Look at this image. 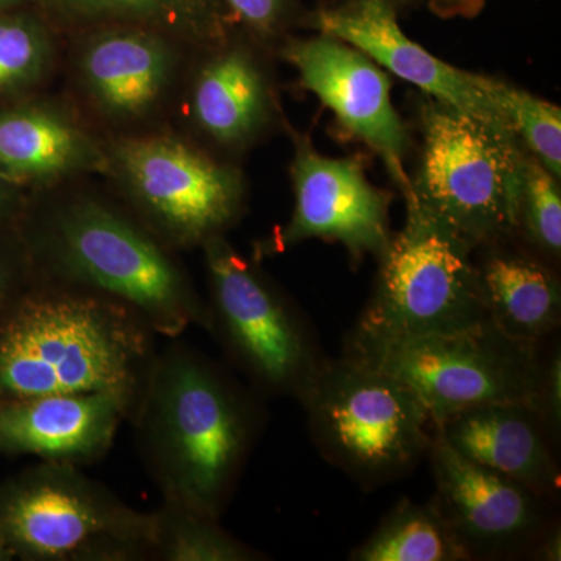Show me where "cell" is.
I'll list each match as a JSON object with an SVG mask.
<instances>
[{
    "instance_id": "1",
    "label": "cell",
    "mask_w": 561,
    "mask_h": 561,
    "mask_svg": "<svg viewBox=\"0 0 561 561\" xmlns=\"http://www.w3.org/2000/svg\"><path fill=\"white\" fill-rule=\"evenodd\" d=\"M154 335L138 312L95 291H32L0 321V401L103 391L135 404Z\"/></svg>"
},
{
    "instance_id": "2",
    "label": "cell",
    "mask_w": 561,
    "mask_h": 561,
    "mask_svg": "<svg viewBox=\"0 0 561 561\" xmlns=\"http://www.w3.org/2000/svg\"><path fill=\"white\" fill-rule=\"evenodd\" d=\"M130 416L162 494L219 519L253 443V411L238 387L173 343L154 354Z\"/></svg>"
},
{
    "instance_id": "3",
    "label": "cell",
    "mask_w": 561,
    "mask_h": 561,
    "mask_svg": "<svg viewBox=\"0 0 561 561\" xmlns=\"http://www.w3.org/2000/svg\"><path fill=\"white\" fill-rule=\"evenodd\" d=\"M419 172L404 194L472 250L515 238L527 151L511 131L427 98Z\"/></svg>"
},
{
    "instance_id": "4",
    "label": "cell",
    "mask_w": 561,
    "mask_h": 561,
    "mask_svg": "<svg viewBox=\"0 0 561 561\" xmlns=\"http://www.w3.org/2000/svg\"><path fill=\"white\" fill-rule=\"evenodd\" d=\"M298 401L321 456L365 490L404 478L434 440L435 423L420 398L354 357L323 360Z\"/></svg>"
},
{
    "instance_id": "5",
    "label": "cell",
    "mask_w": 561,
    "mask_h": 561,
    "mask_svg": "<svg viewBox=\"0 0 561 561\" xmlns=\"http://www.w3.org/2000/svg\"><path fill=\"white\" fill-rule=\"evenodd\" d=\"M51 265L69 286L138 312L157 335L176 339L191 327L210 331V313L151 236L101 203L62 209L46 234Z\"/></svg>"
},
{
    "instance_id": "6",
    "label": "cell",
    "mask_w": 561,
    "mask_h": 561,
    "mask_svg": "<svg viewBox=\"0 0 561 561\" xmlns=\"http://www.w3.org/2000/svg\"><path fill=\"white\" fill-rule=\"evenodd\" d=\"M474 250L405 203V224L379 260L375 290L346 351L489 323Z\"/></svg>"
},
{
    "instance_id": "7",
    "label": "cell",
    "mask_w": 561,
    "mask_h": 561,
    "mask_svg": "<svg viewBox=\"0 0 561 561\" xmlns=\"http://www.w3.org/2000/svg\"><path fill=\"white\" fill-rule=\"evenodd\" d=\"M79 465L43 461L0 485V537L38 561L139 560L153 553L154 513L136 511Z\"/></svg>"
},
{
    "instance_id": "8",
    "label": "cell",
    "mask_w": 561,
    "mask_h": 561,
    "mask_svg": "<svg viewBox=\"0 0 561 561\" xmlns=\"http://www.w3.org/2000/svg\"><path fill=\"white\" fill-rule=\"evenodd\" d=\"M538 345L513 339L489 321L449 334L351 350L345 356L400 379L437 426L496 402H527L537 409L542 370Z\"/></svg>"
},
{
    "instance_id": "9",
    "label": "cell",
    "mask_w": 561,
    "mask_h": 561,
    "mask_svg": "<svg viewBox=\"0 0 561 561\" xmlns=\"http://www.w3.org/2000/svg\"><path fill=\"white\" fill-rule=\"evenodd\" d=\"M210 286V331L262 391L300 400L324 359L278 291L224 236L203 243Z\"/></svg>"
},
{
    "instance_id": "10",
    "label": "cell",
    "mask_w": 561,
    "mask_h": 561,
    "mask_svg": "<svg viewBox=\"0 0 561 561\" xmlns=\"http://www.w3.org/2000/svg\"><path fill=\"white\" fill-rule=\"evenodd\" d=\"M114 158L147 216L179 245H203L241 213L239 172L179 139H127Z\"/></svg>"
},
{
    "instance_id": "11",
    "label": "cell",
    "mask_w": 561,
    "mask_h": 561,
    "mask_svg": "<svg viewBox=\"0 0 561 561\" xmlns=\"http://www.w3.org/2000/svg\"><path fill=\"white\" fill-rule=\"evenodd\" d=\"M294 140V213L273 241L275 249L320 239L341 243L354 264L368 254L381 260L393 236L389 224L393 195L368 180L360 157H324L308 136L295 133Z\"/></svg>"
},
{
    "instance_id": "12",
    "label": "cell",
    "mask_w": 561,
    "mask_h": 561,
    "mask_svg": "<svg viewBox=\"0 0 561 561\" xmlns=\"http://www.w3.org/2000/svg\"><path fill=\"white\" fill-rule=\"evenodd\" d=\"M283 57L301 87L334 114L341 130L364 142L386 164L402 195L411 190L404 168L411 135L391 102L389 73L364 51L334 36L291 39Z\"/></svg>"
},
{
    "instance_id": "13",
    "label": "cell",
    "mask_w": 561,
    "mask_h": 561,
    "mask_svg": "<svg viewBox=\"0 0 561 561\" xmlns=\"http://www.w3.org/2000/svg\"><path fill=\"white\" fill-rule=\"evenodd\" d=\"M312 25L324 35L364 51L387 72L408 81L427 98L468 116L508 130L485 91V76L456 68L434 57L401 31L397 7L389 0H345L323 7Z\"/></svg>"
},
{
    "instance_id": "14",
    "label": "cell",
    "mask_w": 561,
    "mask_h": 561,
    "mask_svg": "<svg viewBox=\"0 0 561 561\" xmlns=\"http://www.w3.org/2000/svg\"><path fill=\"white\" fill-rule=\"evenodd\" d=\"M427 457L435 504L471 556L527 540L542 524V500L453 448L435 427Z\"/></svg>"
},
{
    "instance_id": "15",
    "label": "cell",
    "mask_w": 561,
    "mask_h": 561,
    "mask_svg": "<svg viewBox=\"0 0 561 561\" xmlns=\"http://www.w3.org/2000/svg\"><path fill=\"white\" fill-rule=\"evenodd\" d=\"M133 405L122 394L103 391L0 401V453L91 463L110 451Z\"/></svg>"
},
{
    "instance_id": "16",
    "label": "cell",
    "mask_w": 561,
    "mask_h": 561,
    "mask_svg": "<svg viewBox=\"0 0 561 561\" xmlns=\"http://www.w3.org/2000/svg\"><path fill=\"white\" fill-rule=\"evenodd\" d=\"M437 431L456 451L540 500L560 490L548 424L527 402H496L449 416Z\"/></svg>"
},
{
    "instance_id": "17",
    "label": "cell",
    "mask_w": 561,
    "mask_h": 561,
    "mask_svg": "<svg viewBox=\"0 0 561 561\" xmlns=\"http://www.w3.org/2000/svg\"><path fill=\"white\" fill-rule=\"evenodd\" d=\"M512 239L474 250L486 312L504 334L541 343L560 327V280L545 262L513 249Z\"/></svg>"
},
{
    "instance_id": "18",
    "label": "cell",
    "mask_w": 561,
    "mask_h": 561,
    "mask_svg": "<svg viewBox=\"0 0 561 561\" xmlns=\"http://www.w3.org/2000/svg\"><path fill=\"white\" fill-rule=\"evenodd\" d=\"M108 160L68 117L44 106L0 111V171L14 183H47L106 171Z\"/></svg>"
},
{
    "instance_id": "19",
    "label": "cell",
    "mask_w": 561,
    "mask_h": 561,
    "mask_svg": "<svg viewBox=\"0 0 561 561\" xmlns=\"http://www.w3.org/2000/svg\"><path fill=\"white\" fill-rule=\"evenodd\" d=\"M172 69L168 44L142 31L106 32L87 44L81 70L103 108L136 116L160 99Z\"/></svg>"
},
{
    "instance_id": "20",
    "label": "cell",
    "mask_w": 561,
    "mask_h": 561,
    "mask_svg": "<svg viewBox=\"0 0 561 561\" xmlns=\"http://www.w3.org/2000/svg\"><path fill=\"white\" fill-rule=\"evenodd\" d=\"M267 80L249 51H221L202 69L192 114L203 131L225 146L253 138L271 117Z\"/></svg>"
},
{
    "instance_id": "21",
    "label": "cell",
    "mask_w": 561,
    "mask_h": 561,
    "mask_svg": "<svg viewBox=\"0 0 561 561\" xmlns=\"http://www.w3.org/2000/svg\"><path fill=\"white\" fill-rule=\"evenodd\" d=\"M471 559L437 504L401 500L370 538L359 546L356 561H460Z\"/></svg>"
},
{
    "instance_id": "22",
    "label": "cell",
    "mask_w": 561,
    "mask_h": 561,
    "mask_svg": "<svg viewBox=\"0 0 561 561\" xmlns=\"http://www.w3.org/2000/svg\"><path fill=\"white\" fill-rule=\"evenodd\" d=\"M153 559L165 561H251L257 553L221 529L219 519L162 494Z\"/></svg>"
},
{
    "instance_id": "23",
    "label": "cell",
    "mask_w": 561,
    "mask_h": 561,
    "mask_svg": "<svg viewBox=\"0 0 561 561\" xmlns=\"http://www.w3.org/2000/svg\"><path fill=\"white\" fill-rule=\"evenodd\" d=\"M483 83L491 102L523 149L560 180V106L494 77L485 76Z\"/></svg>"
},
{
    "instance_id": "24",
    "label": "cell",
    "mask_w": 561,
    "mask_h": 561,
    "mask_svg": "<svg viewBox=\"0 0 561 561\" xmlns=\"http://www.w3.org/2000/svg\"><path fill=\"white\" fill-rule=\"evenodd\" d=\"M51 5L88 18L150 22L190 35L219 28L216 0H50Z\"/></svg>"
},
{
    "instance_id": "25",
    "label": "cell",
    "mask_w": 561,
    "mask_h": 561,
    "mask_svg": "<svg viewBox=\"0 0 561 561\" xmlns=\"http://www.w3.org/2000/svg\"><path fill=\"white\" fill-rule=\"evenodd\" d=\"M519 231L545 256L559 260L561 253L560 180L531 158L524 164Z\"/></svg>"
},
{
    "instance_id": "26",
    "label": "cell",
    "mask_w": 561,
    "mask_h": 561,
    "mask_svg": "<svg viewBox=\"0 0 561 561\" xmlns=\"http://www.w3.org/2000/svg\"><path fill=\"white\" fill-rule=\"evenodd\" d=\"M49 55V39L38 22L0 14V94L35 83Z\"/></svg>"
},
{
    "instance_id": "27",
    "label": "cell",
    "mask_w": 561,
    "mask_h": 561,
    "mask_svg": "<svg viewBox=\"0 0 561 561\" xmlns=\"http://www.w3.org/2000/svg\"><path fill=\"white\" fill-rule=\"evenodd\" d=\"M227 3L242 24L265 36L278 31L290 0H227Z\"/></svg>"
},
{
    "instance_id": "28",
    "label": "cell",
    "mask_w": 561,
    "mask_h": 561,
    "mask_svg": "<svg viewBox=\"0 0 561 561\" xmlns=\"http://www.w3.org/2000/svg\"><path fill=\"white\" fill-rule=\"evenodd\" d=\"M537 411L548 424L552 434L560 430L561 421V357L560 351L548 360H542L540 391H538Z\"/></svg>"
},
{
    "instance_id": "29",
    "label": "cell",
    "mask_w": 561,
    "mask_h": 561,
    "mask_svg": "<svg viewBox=\"0 0 561 561\" xmlns=\"http://www.w3.org/2000/svg\"><path fill=\"white\" fill-rule=\"evenodd\" d=\"M432 9L442 16H474L481 11L483 0H431Z\"/></svg>"
},
{
    "instance_id": "30",
    "label": "cell",
    "mask_w": 561,
    "mask_h": 561,
    "mask_svg": "<svg viewBox=\"0 0 561 561\" xmlns=\"http://www.w3.org/2000/svg\"><path fill=\"white\" fill-rule=\"evenodd\" d=\"M16 184L13 180L9 179L2 171H0V216L10 208L13 203L14 191H16Z\"/></svg>"
},
{
    "instance_id": "31",
    "label": "cell",
    "mask_w": 561,
    "mask_h": 561,
    "mask_svg": "<svg viewBox=\"0 0 561 561\" xmlns=\"http://www.w3.org/2000/svg\"><path fill=\"white\" fill-rule=\"evenodd\" d=\"M560 534H553L541 545L540 556L545 560H560Z\"/></svg>"
},
{
    "instance_id": "32",
    "label": "cell",
    "mask_w": 561,
    "mask_h": 561,
    "mask_svg": "<svg viewBox=\"0 0 561 561\" xmlns=\"http://www.w3.org/2000/svg\"><path fill=\"white\" fill-rule=\"evenodd\" d=\"M14 553L11 551L10 546L7 545L5 540L0 537V561H7L13 559Z\"/></svg>"
},
{
    "instance_id": "33",
    "label": "cell",
    "mask_w": 561,
    "mask_h": 561,
    "mask_svg": "<svg viewBox=\"0 0 561 561\" xmlns=\"http://www.w3.org/2000/svg\"><path fill=\"white\" fill-rule=\"evenodd\" d=\"M3 289H5V265H3L2 256H0V298H2Z\"/></svg>"
},
{
    "instance_id": "34",
    "label": "cell",
    "mask_w": 561,
    "mask_h": 561,
    "mask_svg": "<svg viewBox=\"0 0 561 561\" xmlns=\"http://www.w3.org/2000/svg\"><path fill=\"white\" fill-rule=\"evenodd\" d=\"M22 2H27V0H0V11L9 10L11 7L20 5Z\"/></svg>"
},
{
    "instance_id": "35",
    "label": "cell",
    "mask_w": 561,
    "mask_h": 561,
    "mask_svg": "<svg viewBox=\"0 0 561 561\" xmlns=\"http://www.w3.org/2000/svg\"><path fill=\"white\" fill-rule=\"evenodd\" d=\"M390 3H393L394 7L398 5V3L401 2V0H389Z\"/></svg>"
}]
</instances>
